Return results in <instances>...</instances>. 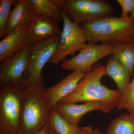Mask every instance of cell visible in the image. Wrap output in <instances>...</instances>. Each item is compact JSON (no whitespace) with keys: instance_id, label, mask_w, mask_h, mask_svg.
I'll list each match as a JSON object with an SVG mask.
<instances>
[{"instance_id":"6da1fadb","label":"cell","mask_w":134,"mask_h":134,"mask_svg":"<svg viewBox=\"0 0 134 134\" xmlns=\"http://www.w3.org/2000/svg\"><path fill=\"white\" fill-rule=\"evenodd\" d=\"M88 44H114L134 41V21L130 18L112 15L102 17L79 24Z\"/></svg>"},{"instance_id":"7a4b0ae2","label":"cell","mask_w":134,"mask_h":134,"mask_svg":"<svg viewBox=\"0 0 134 134\" xmlns=\"http://www.w3.org/2000/svg\"><path fill=\"white\" fill-rule=\"evenodd\" d=\"M105 75V66L95 64L91 70L79 82L74 91L59 103L99 101L117 107L121 93L118 90L108 88L101 83V79Z\"/></svg>"},{"instance_id":"3957f363","label":"cell","mask_w":134,"mask_h":134,"mask_svg":"<svg viewBox=\"0 0 134 134\" xmlns=\"http://www.w3.org/2000/svg\"><path fill=\"white\" fill-rule=\"evenodd\" d=\"M23 87V107L19 133L35 134L48 123L50 108L44 86Z\"/></svg>"},{"instance_id":"277c9868","label":"cell","mask_w":134,"mask_h":134,"mask_svg":"<svg viewBox=\"0 0 134 134\" xmlns=\"http://www.w3.org/2000/svg\"><path fill=\"white\" fill-rule=\"evenodd\" d=\"M62 12L80 24L102 17L112 15L114 9L106 0H52Z\"/></svg>"},{"instance_id":"5b68a950","label":"cell","mask_w":134,"mask_h":134,"mask_svg":"<svg viewBox=\"0 0 134 134\" xmlns=\"http://www.w3.org/2000/svg\"><path fill=\"white\" fill-rule=\"evenodd\" d=\"M23 102L22 86L0 85V132H19Z\"/></svg>"},{"instance_id":"8992f818","label":"cell","mask_w":134,"mask_h":134,"mask_svg":"<svg viewBox=\"0 0 134 134\" xmlns=\"http://www.w3.org/2000/svg\"><path fill=\"white\" fill-rule=\"evenodd\" d=\"M59 37L55 36L33 43L22 87L44 85L42 70L54 54Z\"/></svg>"},{"instance_id":"52a82bcc","label":"cell","mask_w":134,"mask_h":134,"mask_svg":"<svg viewBox=\"0 0 134 134\" xmlns=\"http://www.w3.org/2000/svg\"><path fill=\"white\" fill-rule=\"evenodd\" d=\"M63 28L54 54L48 63L58 65L68 55L74 56L86 44V39L79 25L62 12Z\"/></svg>"},{"instance_id":"ba28073f","label":"cell","mask_w":134,"mask_h":134,"mask_svg":"<svg viewBox=\"0 0 134 134\" xmlns=\"http://www.w3.org/2000/svg\"><path fill=\"white\" fill-rule=\"evenodd\" d=\"M113 45L108 43L86 44L79 50L77 55L64 61L62 68L66 70H78L86 74L99 60L112 54Z\"/></svg>"},{"instance_id":"9c48e42d","label":"cell","mask_w":134,"mask_h":134,"mask_svg":"<svg viewBox=\"0 0 134 134\" xmlns=\"http://www.w3.org/2000/svg\"><path fill=\"white\" fill-rule=\"evenodd\" d=\"M33 43L0 62V85L22 86L24 82Z\"/></svg>"},{"instance_id":"30bf717a","label":"cell","mask_w":134,"mask_h":134,"mask_svg":"<svg viewBox=\"0 0 134 134\" xmlns=\"http://www.w3.org/2000/svg\"><path fill=\"white\" fill-rule=\"evenodd\" d=\"M116 107L115 105L99 101H87L81 104L76 103H58L54 108L69 122L78 125L82 118L87 113L99 110L108 113Z\"/></svg>"},{"instance_id":"8fae6325","label":"cell","mask_w":134,"mask_h":134,"mask_svg":"<svg viewBox=\"0 0 134 134\" xmlns=\"http://www.w3.org/2000/svg\"><path fill=\"white\" fill-rule=\"evenodd\" d=\"M85 75L80 71H73L69 75L61 80L54 86L46 88V95L51 109L72 93Z\"/></svg>"},{"instance_id":"7c38bea8","label":"cell","mask_w":134,"mask_h":134,"mask_svg":"<svg viewBox=\"0 0 134 134\" xmlns=\"http://www.w3.org/2000/svg\"><path fill=\"white\" fill-rule=\"evenodd\" d=\"M31 43L29 26L18 28L8 34L0 42V62L21 51Z\"/></svg>"},{"instance_id":"4fadbf2b","label":"cell","mask_w":134,"mask_h":134,"mask_svg":"<svg viewBox=\"0 0 134 134\" xmlns=\"http://www.w3.org/2000/svg\"><path fill=\"white\" fill-rule=\"evenodd\" d=\"M36 15L30 0H17L10 12L7 35L18 28L29 26Z\"/></svg>"},{"instance_id":"5bb4252c","label":"cell","mask_w":134,"mask_h":134,"mask_svg":"<svg viewBox=\"0 0 134 134\" xmlns=\"http://www.w3.org/2000/svg\"><path fill=\"white\" fill-rule=\"evenodd\" d=\"M32 43H34L55 36H60L58 22L36 14L29 26Z\"/></svg>"},{"instance_id":"9a60e30c","label":"cell","mask_w":134,"mask_h":134,"mask_svg":"<svg viewBox=\"0 0 134 134\" xmlns=\"http://www.w3.org/2000/svg\"><path fill=\"white\" fill-rule=\"evenodd\" d=\"M106 75L109 76L116 83L118 90L122 94L130 83L132 76L116 57L111 55L105 66Z\"/></svg>"},{"instance_id":"2e32d148","label":"cell","mask_w":134,"mask_h":134,"mask_svg":"<svg viewBox=\"0 0 134 134\" xmlns=\"http://www.w3.org/2000/svg\"><path fill=\"white\" fill-rule=\"evenodd\" d=\"M112 55L120 61L132 76L134 69V41L114 44Z\"/></svg>"},{"instance_id":"e0dca14e","label":"cell","mask_w":134,"mask_h":134,"mask_svg":"<svg viewBox=\"0 0 134 134\" xmlns=\"http://www.w3.org/2000/svg\"><path fill=\"white\" fill-rule=\"evenodd\" d=\"M48 122L57 134H78L82 128L69 122L54 108L50 110Z\"/></svg>"},{"instance_id":"ac0fdd59","label":"cell","mask_w":134,"mask_h":134,"mask_svg":"<svg viewBox=\"0 0 134 134\" xmlns=\"http://www.w3.org/2000/svg\"><path fill=\"white\" fill-rule=\"evenodd\" d=\"M106 134H134V113L121 114L110 122Z\"/></svg>"},{"instance_id":"d6986e66","label":"cell","mask_w":134,"mask_h":134,"mask_svg":"<svg viewBox=\"0 0 134 134\" xmlns=\"http://www.w3.org/2000/svg\"><path fill=\"white\" fill-rule=\"evenodd\" d=\"M36 14L41 16L60 21L62 12L52 0H30Z\"/></svg>"},{"instance_id":"ffe728a7","label":"cell","mask_w":134,"mask_h":134,"mask_svg":"<svg viewBox=\"0 0 134 134\" xmlns=\"http://www.w3.org/2000/svg\"><path fill=\"white\" fill-rule=\"evenodd\" d=\"M117 107L119 110H126L128 113H134V74L132 81L121 94Z\"/></svg>"},{"instance_id":"44dd1931","label":"cell","mask_w":134,"mask_h":134,"mask_svg":"<svg viewBox=\"0 0 134 134\" xmlns=\"http://www.w3.org/2000/svg\"><path fill=\"white\" fill-rule=\"evenodd\" d=\"M17 0H1L0 1V38L7 35V26L10 16V8L15 5Z\"/></svg>"},{"instance_id":"7402d4cb","label":"cell","mask_w":134,"mask_h":134,"mask_svg":"<svg viewBox=\"0 0 134 134\" xmlns=\"http://www.w3.org/2000/svg\"><path fill=\"white\" fill-rule=\"evenodd\" d=\"M122 10L121 18L129 17V14L132 13L134 6V0H117Z\"/></svg>"},{"instance_id":"603a6c76","label":"cell","mask_w":134,"mask_h":134,"mask_svg":"<svg viewBox=\"0 0 134 134\" xmlns=\"http://www.w3.org/2000/svg\"><path fill=\"white\" fill-rule=\"evenodd\" d=\"M35 134H57L52 128V127L47 123L40 130Z\"/></svg>"},{"instance_id":"cb8c5ba5","label":"cell","mask_w":134,"mask_h":134,"mask_svg":"<svg viewBox=\"0 0 134 134\" xmlns=\"http://www.w3.org/2000/svg\"><path fill=\"white\" fill-rule=\"evenodd\" d=\"M93 129L90 126L82 127L78 134H92Z\"/></svg>"},{"instance_id":"d4e9b609","label":"cell","mask_w":134,"mask_h":134,"mask_svg":"<svg viewBox=\"0 0 134 134\" xmlns=\"http://www.w3.org/2000/svg\"><path fill=\"white\" fill-rule=\"evenodd\" d=\"M92 134H106L103 133L100 131L98 129L96 128L92 130Z\"/></svg>"},{"instance_id":"484cf974","label":"cell","mask_w":134,"mask_h":134,"mask_svg":"<svg viewBox=\"0 0 134 134\" xmlns=\"http://www.w3.org/2000/svg\"><path fill=\"white\" fill-rule=\"evenodd\" d=\"M129 17L130 19L134 21V6L133 10H132V13H131V15Z\"/></svg>"},{"instance_id":"4316f807","label":"cell","mask_w":134,"mask_h":134,"mask_svg":"<svg viewBox=\"0 0 134 134\" xmlns=\"http://www.w3.org/2000/svg\"><path fill=\"white\" fill-rule=\"evenodd\" d=\"M0 134H21L19 132H0Z\"/></svg>"}]
</instances>
